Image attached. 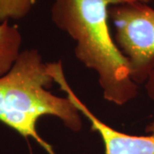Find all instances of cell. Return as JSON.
Wrapping results in <instances>:
<instances>
[{"instance_id": "7a4b0ae2", "label": "cell", "mask_w": 154, "mask_h": 154, "mask_svg": "<svg viewBox=\"0 0 154 154\" xmlns=\"http://www.w3.org/2000/svg\"><path fill=\"white\" fill-rule=\"evenodd\" d=\"M54 82L37 50L21 51L11 70L0 77V122L24 138H32L49 154L51 146L38 134L44 116H53L74 132L82 128L81 114L68 98L49 91Z\"/></svg>"}, {"instance_id": "3957f363", "label": "cell", "mask_w": 154, "mask_h": 154, "mask_svg": "<svg viewBox=\"0 0 154 154\" xmlns=\"http://www.w3.org/2000/svg\"><path fill=\"white\" fill-rule=\"evenodd\" d=\"M109 16L116 29L115 42L128 60L135 84L146 82L154 100V9L142 1L111 5Z\"/></svg>"}, {"instance_id": "52a82bcc", "label": "cell", "mask_w": 154, "mask_h": 154, "mask_svg": "<svg viewBox=\"0 0 154 154\" xmlns=\"http://www.w3.org/2000/svg\"><path fill=\"white\" fill-rule=\"evenodd\" d=\"M123 2H134V1H142V0H122Z\"/></svg>"}, {"instance_id": "6da1fadb", "label": "cell", "mask_w": 154, "mask_h": 154, "mask_svg": "<svg viewBox=\"0 0 154 154\" xmlns=\"http://www.w3.org/2000/svg\"><path fill=\"white\" fill-rule=\"evenodd\" d=\"M122 0H55L51 19L76 41L75 54L87 68L97 72L103 96L122 105L134 99L137 84L130 77L128 60L113 39L109 9Z\"/></svg>"}, {"instance_id": "277c9868", "label": "cell", "mask_w": 154, "mask_h": 154, "mask_svg": "<svg viewBox=\"0 0 154 154\" xmlns=\"http://www.w3.org/2000/svg\"><path fill=\"white\" fill-rule=\"evenodd\" d=\"M47 72L80 114L91 122V129L99 134L105 146V154H154V121L149 124L146 136L127 134L112 128L99 120L82 102L67 82L61 61L46 63Z\"/></svg>"}, {"instance_id": "5b68a950", "label": "cell", "mask_w": 154, "mask_h": 154, "mask_svg": "<svg viewBox=\"0 0 154 154\" xmlns=\"http://www.w3.org/2000/svg\"><path fill=\"white\" fill-rule=\"evenodd\" d=\"M21 45L22 35L17 26L9 21L0 23V77L11 70L21 53Z\"/></svg>"}, {"instance_id": "8992f818", "label": "cell", "mask_w": 154, "mask_h": 154, "mask_svg": "<svg viewBox=\"0 0 154 154\" xmlns=\"http://www.w3.org/2000/svg\"><path fill=\"white\" fill-rule=\"evenodd\" d=\"M38 0H0V23L25 17Z\"/></svg>"}]
</instances>
